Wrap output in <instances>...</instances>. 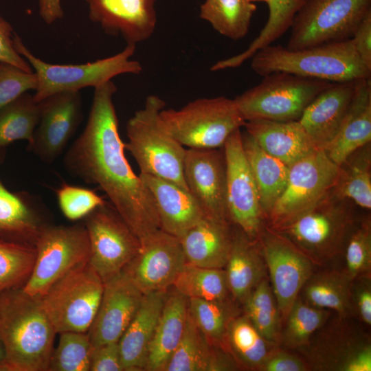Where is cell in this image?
Listing matches in <instances>:
<instances>
[{
  "instance_id": "cell-1",
  "label": "cell",
  "mask_w": 371,
  "mask_h": 371,
  "mask_svg": "<svg viewBox=\"0 0 371 371\" xmlns=\"http://www.w3.org/2000/svg\"><path fill=\"white\" fill-rule=\"evenodd\" d=\"M111 80L94 88L87 124L67 150V172L98 186L139 238L159 229L156 205L148 188L128 162L118 129Z\"/></svg>"
},
{
  "instance_id": "cell-2",
  "label": "cell",
  "mask_w": 371,
  "mask_h": 371,
  "mask_svg": "<svg viewBox=\"0 0 371 371\" xmlns=\"http://www.w3.org/2000/svg\"><path fill=\"white\" fill-rule=\"evenodd\" d=\"M56 334L40 297L22 287L0 294V340L11 371H47Z\"/></svg>"
},
{
  "instance_id": "cell-3",
  "label": "cell",
  "mask_w": 371,
  "mask_h": 371,
  "mask_svg": "<svg viewBox=\"0 0 371 371\" xmlns=\"http://www.w3.org/2000/svg\"><path fill=\"white\" fill-rule=\"evenodd\" d=\"M251 58L252 69L261 76L286 72L330 82L371 78V71L361 60L350 39L297 50L270 45Z\"/></svg>"
},
{
  "instance_id": "cell-4",
  "label": "cell",
  "mask_w": 371,
  "mask_h": 371,
  "mask_svg": "<svg viewBox=\"0 0 371 371\" xmlns=\"http://www.w3.org/2000/svg\"><path fill=\"white\" fill-rule=\"evenodd\" d=\"M356 207L352 201L333 190L307 212L286 225L271 229L314 264H322L335 259L344 251L358 221Z\"/></svg>"
},
{
  "instance_id": "cell-5",
  "label": "cell",
  "mask_w": 371,
  "mask_h": 371,
  "mask_svg": "<svg viewBox=\"0 0 371 371\" xmlns=\"http://www.w3.org/2000/svg\"><path fill=\"white\" fill-rule=\"evenodd\" d=\"M165 106L157 95L146 98L144 107L126 123L124 148L137 162L139 174L166 179L188 190L183 178L186 148L161 124L159 113Z\"/></svg>"
},
{
  "instance_id": "cell-6",
  "label": "cell",
  "mask_w": 371,
  "mask_h": 371,
  "mask_svg": "<svg viewBox=\"0 0 371 371\" xmlns=\"http://www.w3.org/2000/svg\"><path fill=\"white\" fill-rule=\"evenodd\" d=\"M13 42L16 50L28 62L36 76L37 85L33 96L37 102L56 93L80 91L89 87L95 88L118 75L139 74L142 71L140 63L131 59L135 45L126 44L120 52L94 62L59 65L35 56L15 33Z\"/></svg>"
},
{
  "instance_id": "cell-7",
  "label": "cell",
  "mask_w": 371,
  "mask_h": 371,
  "mask_svg": "<svg viewBox=\"0 0 371 371\" xmlns=\"http://www.w3.org/2000/svg\"><path fill=\"white\" fill-rule=\"evenodd\" d=\"M164 128L186 148H221L245 121L234 100L224 96L199 98L179 109L165 108Z\"/></svg>"
},
{
  "instance_id": "cell-8",
  "label": "cell",
  "mask_w": 371,
  "mask_h": 371,
  "mask_svg": "<svg viewBox=\"0 0 371 371\" xmlns=\"http://www.w3.org/2000/svg\"><path fill=\"white\" fill-rule=\"evenodd\" d=\"M330 84L320 79L274 72L263 76L258 85L234 100L245 122L298 121L307 106Z\"/></svg>"
},
{
  "instance_id": "cell-9",
  "label": "cell",
  "mask_w": 371,
  "mask_h": 371,
  "mask_svg": "<svg viewBox=\"0 0 371 371\" xmlns=\"http://www.w3.org/2000/svg\"><path fill=\"white\" fill-rule=\"evenodd\" d=\"M339 166L322 149H315L289 166L285 188L267 218L276 229L307 212L334 189Z\"/></svg>"
},
{
  "instance_id": "cell-10",
  "label": "cell",
  "mask_w": 371,
  "mask_h": 371,
  "mask_svg": "<svg viewBox=\"0 0 371 371\" xmlns=\"http://www.w3.org/2000/svg\"><path fill=\"white\" fill-rule=\"evenodd\" d=\"M104 286L89 261L54 284L41 301L56 333H87L97 313Z\"/></svg>"
},
{
  "instance_id": "cell-11",
  "label": "cell",
  "mask_w": 371,
  "mask_h": 371,
  "mask_svg": "<svg viewBox=\"0 0 371 371\" xmlns=\"http://www.w3.org/2000/svg\"><path fill=\"white\" fill-rule=\"evenodd\" d=\"M370 12L371 0H304L286 48L297 50L350 39Z\"/></svg>"
},
{
  "instance_id": "cell-12",
  "label": "cell",
  "mask_w": 371,
  "mask_h": 371,
  "mask_svg": "<svg viewBox=\"0 0 371 371\" xmlns=\"http://www.w3.org/2000/svg\"><path fill=\"white\" fill-rule=\"evenodd\" d=\"M36 258L22 286L27 294L42 297L69 271L89 260L90 244L84 225H47L35 242Z\"/></svg>"
},
{
  "instance_id": "cell-13",
  "label": "cell",
  "mask_w": 371,
  "mask_h": 371,
  "mask_svg": "<svg viewBox=\"0 0 371 371\" xmlns=\"http://www.w3.org/2000/svg\"><path fill=\"white\" fill-rule=\"evenodd\" d=\"M84 218L90 244L89 262L106 282L132 260L139 249L140 240L110 202Z\"/></svg>"
},
{
  "instance_id": "cell-14",
  "label": "cell",
  "mask_w": 371,
  "mask_h": 371,
  "mask_svg": "<svg viewBox=\"0 0 371 371\" xmlns=\"http://www.w3.org/2000/svg\"><path fill=\"white\" fill-rule=\"evenodd\" d=\"M226 164L228 218L249 238L256 240L267 225L257 186L245 157L241 130L234 131L223 146Z\"/></svg>"
},
{
  "instance_id": "cell-15",
  "label": "cell",
  "mask_w": 371,
  "mask_h": 371,
  "mask_svg": "<svg viewBox=\"0 0 371 371\" xmlns=\"http://www.w3.org/2000/svg\"><path fill=\"white\" fill-rule=\"evenodd\" d=\"M256 240L265 260L282 321H285L303 286L313 273L314 263L267 225Z\"/></svg>"
},
{
  "instance_id": "cell-16",
  "label": "cell",
  "mask_w": 371,
  "mask_h": 371,
  "mask_svg": "<svg viewBox=\"0 0 371 371\" xmlns=\"http://www.w3.org/2000/svg\"><path fill=\"white\" fill-rule=\"evenodd\" d=\"M186 264L179 238L158 229L140 240V247L123 270L144 295L166 291Z\"/></svg>"
},
{
  "instance_id": "cell-17",
  "label": "cell",
  "mask_w": 371,
  "mask_h": 371,
  "mask_svg": "<svg viewBox=\"0 0 371 371\" xmlns=\"http://www.w3.org/2000/svg\"><path fill=\"white\" fill-rule=\"evenodd\" d=\"M38 104L39 121L28 148L51 163L62 153L82 121L81 95L80 91L61 92Z\"/></svg>"
},
{
  "instance_id": "cell-18",
  "label": "cell",
  "mask_w": 371,
  "mask_h": 371,
  "mask_svg": "<svg viewBox=\"0 0 371 371\" xmlns=\"http://www.w3.org/2000/svg\"><path fill=\"white\" fill-rule=\"evenodd\" d=\"M183 178L188 191L205 216L229 221L226 199V164L221 148H186Z\"/></svg>"
},
{
  "instance_id": "cell-19",
  "label": "cell",
  "mask_w": 371,
  "mask_h": 371,
  "mask_svg": "<svg viewBox=\"0 0 371 371\" xmlns=\"http://www.w3.org/2000/svg\"><path fill=\"white\" fill-rule=\"evenodd\" d=\"M144 295L124 271L104 282L97 313L87 331L92 346L118 341Z\"/></svg>"
},
{
  "instance_id": "cell-20",
  "label": "cell",
  "mask_w": 371,
  "mask_h": 371,
  "mask_svg": "<svg viewBox=\"0 0 371 371\" xmlns=\"http://www.w3.org/2000/svg\"><path fill=\"white\" fill-rule=\"evenodd\" d=\"M89 19L113 36H122L126 44L148 39L157 25V0H85Z\"/></svg>"
},
{
  "instance_id": "cell-21",
  "label": "cell",
  "mask_w": 371,
  "mask_h": 371,
  "mask_svg": "<svg viewBox=\"0 0 371 371\" xmlns=\"http://www.w3.org/2000/svg\"><path fill=\"white\" fill-rule=\"evenodd\" d=\"M355 80L331 82L307 106L298 120L317 149L325 148L337 135L355 88Z\"/></svg>"
},
{
  "instance_id": "cell-22",
  "label": "cell",
  "mask_w": 371,
  "mask_h": 371,
  "mask_svg": "<svg viewBox=\"0 0 371 371\" xmlns=\"http://www.w3.org/2000/svg\"><path fill=\"white\" fill-rule=\"evenodd\" d=\"M139 176L153 196L161 230L181 238L205 216L188 190L160 177Z\"/></svg>"
},
{
  "instance_id": "cell-23",
  "label": "cell",
  "mask_w": 371,
  "mask_h": 371,
  "mask_svg": "<svg viewBox=\"0 0 371 371\" xmlns=\"http://www.w3.org/2000/svg\"><path fill=\"white\" fill-rule=\"evenodd\" d=\"M232 238L229 221L205 216L179 238L186 263L224 269L231 251Z\"/></svg>"
},
{
  "instance_id": "cell-24",
  "label": "cell",
  "mask_w": 371,
  "mask_h": 371,
  "mask_svg": "<svg viewBox=\"0 0 371 371\" xmlns=\"http://www.w3.org/2000/svg\"><path fill=\"white\" fill-rule=\"evenodd\" d=\"M168 291L144 295L118 341L124 371L145 370L149 346Z\"/></svg>"
},
{
  "instance_id": "cell-25",
  "label": "cell",
  "mask_w": 371,
  "mask_h": 371,
  "mask_svg": "<svg viewBox=\"0 0 371 371\" xmlns=\"http://www.w3.org/2000/svg\"><path fill=\"white\" fill-rule=\"evenodd\" d=\"M232 231V249L224 269L232 297L236 303L243 304L267 277V269L258 241L249 238L234 225Z\"/></svg>"
},
{
  "instance_id": "cell-26",
  "label": "cell",
  "mask_w": 371,
  "mask_h": 371,
  "mask_svg": "<svg viewBox=\"0 0 371 371\" xmlns=\"http://www.w3.org/2000/svg\"><path fill=\"white\" fill-rule=\"evenodd\" d=\"M244 127L263 150L288 166L317 149L299 121L256 120Z\"/></svg>"
},
{
  "instance_id": "cell-27",
  "label": "cell",
  "mask_w": 371,
  "mask_h": 371,
  "mask_svg": "<svg viewBox=\"0 0 371 371\" xmlns=\"http://www.w3.org/2000/svg\"><path fill=\"white\" fill-rule=\"evenodd\" d=\"M371 142V81L357 80L353 98L341 127L333 142L324 150L340 166L354 151Z\"/></svg>"
},
{
  "instance_id": "cell-28",
  "label": "cell",
  "mask_w": 371,
  "mask_h": 371,
  "mask_svg": "<svg viewBox=\"0 0 371 371\" xmlns=\"http://www.w3.org/2000/svg\"><path fill=\"white\" fill-rule=\"evenodd\" d=\"M188 305L187 297L173 288L172 291L168 290L149 346L145 370L164 371L183 335Z\"/></svg>"
},
{
  "instance_id": "cell-29",
  "label": "cell",
  "mask_w": 371,
  "mask_h": 371,
  "mask_svg": "<svg viewBox=\"0 0 371 371\" xmlns=\"http://www.w3.org/2000/svg\"><path fill=\"white\" fill-rule=\"evenodd\" d=\"M238 368L231 355L212 344L191 318L164 371H221Z\"/></svg>"
},
{
  "instance_id": "cell-30",
  "label": "cell",
  "mask_w": 371,
  "mask_h": 371,
  "mask_svg": "<svg viewBox=\"0 0 371 371\" xmlns=\"http://www.w3.org/2000/svg\"><path fill=\"white\" fill-rule=\"evenodd\" d=\"M5 148H0V164ZM47 224L26 192L8 190L0 179V238L34 245Z\"/></svg>"
},
{
  "instance_id": "cell-31",
  "label": "cell",
  "mask_w": 371,
  "mask_h": 371,
  "mask_svg": "<svg viewBox=\"0 0 371 371\" xmlns=\"http://www.w3.org/2000/svg\"><path fill=\"white\" fill-rule=\"evenodd\" d=\"M244 153L256 181L266 217L283 192L289 166L263 150L245 130L241 131Z\"/></svg>"
},
{
  "instance_id": "cell-32",
  "label": "cell",
  "mask_w": 371,
  "mask_h": 371,
  "mask_svg": "<svg viewBox=\"0 0 371 371\" xmlns=\"http://www.w3.org/2000/svg\"><path fill=\"white\" fill-rule=\"evenodd\" d=\"M352 283L345 271L313 273L300 292L301 299L313 306L333 310L346 317L354 309Z\"/></svg>"
},
{
  "instance_id": "cell-33",
  "label": "cell",
  "mask_w": 371,
  "mask_h": 371,
  "mask_svg": "<svg viewBox=\"0 0 371 371\" xmlns=\"http://www.w3.org/2000/svg\"><path fill=\"white\" fill-rule=\"evenodd\" d=\"M275 345L276 343L265 339L243 314L236 316L229 324L225 350L238 368L259 370Z\"/></svg>"
},
{
  "instance_id": "cell-34",
  "label": "cell",
  "mask_w": 371,
  "mask_h": 371,
  "mask_svg": "<svg viewBox=\"0 0 371 371\" xmlns=\"http://www.w3.org/2000/svg\"><path fill=\"white\" fill-rule=\"evenodd\" d=\"M333 192L357 207L371 209V142L354 151L339 166Z\"/></svg>"
},
{
  "instance_id": "cell-35",
  "label": "cell",
  "mask_w": 371,
  "mask_h": 371,
  "mask_svg": "<svg viewBox=\"0 0 371 371\" xmlns=\"http://www.w3.org/2000/svg\"><path fill=\"white\" fill-rule=\"evenodd\" d=\"M256 8L249 0H205L200 17L219 34L236 41L247 34Z\"/></svg>"
},
{
  "instance_id": "cell-36",
  "label": "cell",
  "mask_w": 371,
  "mask_h": 371,
  "mask_svg": "<svg viewBox=\"0 0 371 371\" xmlns=\"http://www.w3.org/2000/svg\"><path fill=\"white\" fill-rule=\"evenodd\" d=\"M188 299L189 313L194 324L212 344L225 350L229 324L240 315L236 302L232 297L225 300Z\"/></svg>"
},
{
  "instance_id": "cell-37",
  "label": "cell",
  "mask_w": 371,
  "mask_h": 371,
  "mask_svg": "<svg viewBox=\"0 0 371 371\" xmlns=\"http://www.w3.org/2000/svg\"><path fill=\"white\" fill-rule=\"evenodd\" d=\"M40 117L38 102L26 92L0 108V148L16 140L33 142Z\"/></svg>"
},
{
  "instance_id": "cell-38",
  "label": "cell",
  "mask_w": 371,
  "mask_h": 371,
  "mask_svg": "<svg viewBox=\"0 0 371 371\" xmlns=\"http://www.w3.org/2000/svg\"><path fill=\"white\" fill-rule=\"evenodd\" d=\"M172 286L188 298L225 300L232 297L225 269L186 263Z\"/></svg>"
},
{
  "instance_id": "cell-39",
  "label": "cell",
  "mask_w": 371,
  "mask_h": 371,
  "mask_svg": "<svg viewBox=\"0 0 371 371\" xmlns=\"http://www.w3.org/2000/svg\"><path fill=\"white\" fill-rule=\"evenodd\" d=\"M243 305L244 314L265 339L276 344L280 340L281 315L267 277L260 282Z\"/></svg>"
},
{
  "instance_id": "cell-40",
  "label": "cell",
  "mask_w": 371,
  "mask_h": 371,
  "mask_svg": "<svg viewBox=\"0 0 371 371\" xmlns=\"http://www.w3.org/2000/svg\"><path fill=\"white\" fill-rule=\"evenodd\" d=\"M328 317L329 312L326 309L313 306L298 297L284 321L280 339L287 348H302L308 345L313 334Z\"/></svg>"
},
{
  "instance_id": "cell-41",
  "label": "cell",
  "mask_w": 371,
  "mask_h": 371,
  "mask_svg": "<svg viewBox=\"0 0 371 371\" xmlns=\"http://www.w3.org/2000/svg\"><path fill=\"white\" fill-rule=\"evenodd\" d=\"M35 258L34 245L0 238V294L23 286Z\"/></svg>"
},
{
  "instance_id": "cell-42",
  "label": "cell",
  "mask_w": 371,
  "mask_h": 371,
  "mask_svg": "<svg viewBox=\"0 0 371 371\" xmlns=\"http://www.w3.org/2000/svg\"><path fill=\"white\" fill-rule=\"evenodd\" d=\"M53 348L47 371H89L93 346L87 333L63 332Z\"/></svg>"
},
{
  "instance_id": "cell-43",
  "label": "cell",
  "mask_w": 371,
  "mask_h": 371,
  "mask_svg": "<svg viewBox=\"0 0 371 371\" xmlns=\"http://www.w3.org/2000/svg\"><path fill=\"white\" fill-rule=\"evenodd\" d=\"M249 1L265 2L269 9L266 25L248 47V50L252 54L271 45L290 29L295 14L304 2V0Z\"/></svg>"
},
{
  "instance_id": "cell-44",
  "label": "cell",
  "mask_w": 371,
  "mask_h": 371,
  "mask_svg": "<svg viewBox=\"0 0 371 371\" xmlns=\"http://www.w3.org/2000/svg\"><path fill=\"white\" fill-rule=\"evenodd\" d=\"M345 272L351 280L368 275L371 269V223L370 216L357 221L345 246Z\"/></svg>"
},
{
  "instance_id": "cell-45",
  "label": "cell",
  "mask_w": 371,
  "mask_h": 371,
  "mask_svg": "<svg viewBox=\"0 0 371 371\" xmlns=\"http://www.w3.org/2000/svg\"><path fill=\"white\" fill-rule=\"evenodd\" d=\"M58 206L70 221L84 218L106 201L95 191L80 186L63 183L56 191Z\"/></svg>"
},
{
  "instance_id": "cell-46",
  "label": "cell",
  "mask_w": 371,
  "mask_h": 371,
  "mask_svg": "<svg viewBox=\"0 0 371 371\" xmlns=\"http://www.w3.org/2000/svg\"><path fill=\"white\" fill-rule=\"evenodd\" d=\"M34 72H27L5 63H0V108L30 90H35Z\"/></svg>"
},
{
  "instance_id": "cell-47",
  "label": "cell",
  "mask_w": 371,
  "mask_h": 371,
  "mask_svg": "<svg viewBox=\"0 0 371 371\" xmlns=\"http://www.w3.org/2000/svg\"><path fill=\"white\" fill-rule=\"evenodd\" d=\"M89 371H124L118 341L93 346Z\"/></svg>"
},
{
  "instance_id": "cell-48",
  "label": "cell",
  "mask_w": 371,
  "mask_h": 371,
  "mask_svg": "<svg viewBox=\"0 0 371 371\" xmlns=\"http://www.w3.org/2000/svg\"><path fill=\"white\" fill-rule=\"evenodd\" d=\"M14 34L9 22L0 17V63L14 65L27 72H34L28 62L16 50Z\"/></svg>"
},
{
  "instance_id": "cell-49",
  "label": "cell",
  "mask_w": 371,
  "mask_h": 371,
  "mask_svg": "<svg viewBox=\"0 0 371 371\" xmlns=\"http://www.w3.org/2000/svg\"><path fill=\"white\" fill-rule=\"evenodd\" d=\"M308 365L301 359L284 350L275 348L269 352L259 370L306 371Z\"/></svg>"
},
{
  "instance_id": "cell-50",
  "label": "cell",
  "mask_w": 371,
  "mask_h": 371,
  "mask_svg": "<svg viewBox=\"0 0 371 371\" xmlns=\"http://www.w3.org/2000/svg\"><path fill=\"white\" fill-rule=\"evenodd\" d=\"M350 40L361 60L371 71V12L363 19Z\"/></svg>"
},
{
  "instance_id": "cell-51",
  "label": "cell",
  "mask_w": 371,
  "mask_h": 371,
  "mask_svg": "<svg viewBox=\"0 0 371 371\" xmlns=\"http://www.w3.org/2000/svg\"><path fill=\"white\" fill-rule=\"evenodd\" d=\"M354 293L352 292L353 308L361 319L367 325L371 324V286L370 279L363 276L358 278ZM356 279V278H355Z\"/></svg>"
},
{
  "instance_id": "cell-52",
  "label": "cell",
  "mask_w": 371,
  "mask_h": 371,
  "mask_svg": "<svg viewBox=\"0 0 371 371\" xmlns=\"http://www.w3.org/2000/svg\"><path fill=\"white\" fill-rule=\"evenodd\" d=\"M38 5L40 16L48 25L64 16L61 0H38Z\"/></svg>"
},
{
  "instance_id": "cell-53",
  "label": "cell",
  "mask_w": 371,
  "mask_h": 371,
  "mask_svg": "<svg viewBox=\"0 0 371 371\" xmlns=\"http://www.w3.org/2000/svg\"><path fill=\"white\" fill-rule=\"evenodd\" d=\"M0 371H11L5 360L0 361Z\"/></svg>"
},
{
  "instance_id": "cell-54",
  "label": "cell",
  "mask_w": 371,
  "mask_h": 371,
  "mask_svg": "<svg viewBox=\"0 0 371 371\" xmlns=\"http://www.w3.org/2000/svg\"><path fill=\"white\" fill-rule=\"evenodd\" d=\"M5 360V352L4 349L2 345V343L0 340V361Z\"/></svg>"
}]
</instances>
